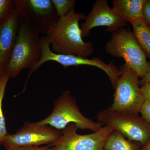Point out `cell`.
<instances>
[{
    "mask_svg": "<svg viewBox=\"0 0 150 150\" xmlns=\"http://www.w3.org/2000/svg\"><path fill=\"white\" fill-rule=\"evenodd\" d=\"M86 17L84 14L76 12L74 8L66 16L59 18L46 34L51 51L56 54L84 58L93 54V44L91 41H85L82 36L79 21L85 20Z\"/></svg>",
    "mask_w": 150,
    "mask_h": 150,
    "instance_id": "cell-1",
    "label": "cell"
},
{
    "mask_svg": "<svg viewBox=\"0 0 150 150\" xmlns=\"http://www.w3.org/2000/svg\"><path fill=\"white\" fill-rule=\"evenodd\" d=\"M41 56L40 33L21 18L16 41L5 74L15 79L22 70L32 69Z\"/></svg>",
    "mask_w": 150,
    "mask_h": 150,
    "instance_id": "cell-2",
    "label": "cell"
},
{
    "mask_svg": "<svg viewBox=\"0 0 150 150\" xmlns=\"http://www.w3.org/2000/svg\"><path fill=\"white\" fill-rule=\"evenodd\" d=\"M40 125H47L57 130H63L70 123H74L78 129L96 132L103 127L102 123L96 122L81 113L76 99L71 91H63L54 101L52 112L46 118L36 122Z\"/></svg>",
    "mask_w": 150,
    "mask_h": 150,
    "instance_id": "cell-3",
    "label": "cell"
},
{
    "mask_svg": "<svg viewBox=\"0 0 150 150\" xmlns=\"http://www.w3.org/2000/svg\"><path fill=\"white\" fill-rule=\"evenodd\" d=\"M105 49L113 57L123 58L125 64L142 79L150 71V63L130 29L123 27L112 33Z\"/></svg>",
    "mask_w": 150,
    "mask_h": 150,
    "instance_id": "cell-4",
    "label": "cell"
},
{
    "mask_svg": "<svg viewBox=\"0 0 150 150\" xmlns=\"http://www.w3.org/2000/svg\"><path fill=\"white\" fill-rule=\"evenodd\" d=\"M98 121L126 138L144 146L150 139V125L138 114L106 108L98 112Z\"/></svg>",
    "mask_w": 150,
    "mask_h": 150,
    "instance_id": "cell-5",
    "label": "cell"
},
{
    "mask_svg": "<svg viewBox=\"0 0 150 150\" xmlns=\"http://www.w3.org/2000/svg\"><path fill=\"white\" fill-rule=\"evenodd\" d=\"M41 45L42 48L41 58L39 62L30 70L26 83H27L31 75L40 68L42 65L46 62L52 61L59 63L62 65L64 69L71 66L82 65L92 66L99 68L108 76L112 88L114 89H115L118 78L121 76V71L113 62L106 64L98 57L89 59L76 55L56 54L51 51L50 43L46 35L41 37Z\"/></svg>",
    "mask_w": 150,
    "mask_h": 150,
    "instance_id": "cell-6",
    "label": "cell"
},
{
    "mask_svg": "<svg viewBox=\"0 0 150 150\" xmlns=\"http://www.w3.org/2000/svg\"><path fill=\"white\" fill-rule=\"evenodd\" d=\"M115 85L110 109L139 114L145 100L140 87L139 75L125 64Z\"/></svg>",
    "mask_w": 150,
    "mask_h": 150,
    "instance_id": "cell-7",
    "label": "cell"
},
{
    "mask_svg": "<svg viewBox=\"0 0 150 150\" xmlns=\"http://www.w3.org/2000/svg\"><path fill=\"white\" fill-rule=\"evenodd\" d=\"M62 131L47 125L25 122L15 134H8L1 143L6 149L23 147L50 146L59 139Z\"/></svg>",
    "mask_w": 150,
    "mask_h": 150,
    "instance_id": "cell-8",
    "label": "cell"
},
{
    "mask_svg": "<svg viewBox=\"0 0 150 150\" xmlns=\"http://www.w3.org/2000/svg\"><path fill=\"white\" fill-rule=\"evenodd\" d=\"M20 16L40 33L46 34L59 18L51 0H13Z\"/></svg>",
    "mask_w": 150,
    "mask_h": 150,
    "instance_id": "cell-9",
    "label": "cell"
},
{
    "mask_svg": "<svg viewBox=\"0 0 150 150\" xmlns=\"http://www.w3.org/2000/svg\"><path fill=\"white\" fill-rule=\"evenodd\" d=\"M78 128L70 123L62 130L61 137L50 146L48 150H103L105 142L113 129L109 126L102 127L92 134L81 135Z\"/></svg>",
    "mask_w": 150,
    "mask_h": 150,
    "instance_id": "cell-10",
    "label": "cell"
},
{
    "mask_svg": "<svg viewBox=\"0 0 150 150\" xmlns=\"http://www.w3.org/2000/svg\"><path fill=\"white\" fill-rule=\"evenodd\" d=\"M126 25L127 22L114 12L107 1L97 0L81 25L82 36L83 38L87 37L91 29L98 26H106V31L112 33Z\"/></svg>",
    "mask_w": 150,
    "mask_h": 150,
    "instance_id": "cell-11",
    "label": "cell"
},
{
    "mask_svg": "<svg viewBox=\"0 0 150 150\" xmlns=\"http://www.w3.org/2000/svg\"><path fill=\"white\" fill-rule=\"evenodd\" d=\"M20 21L16 10L6 21L0 24V69L4 73L15 44Z\"/></svg>",
    "mask_w": 150,
    "mask_h": 150,
    "instance_id": "cell-12",
    "label": "cell"
},
{
    "mask_svg": "<svg viewBox=\"0 0 150 150\" xmlns=\"http://www.w3.org/2000/svg\"><path fill=\"white\" fill-rule=\"evenodd\" d=\"M145 0H114L112 8L119 17L131 23L142 19Z\"/></svg>",
    "mask_w": 150,
    "mask_h": 150,
    "instance_id": "cell-13",
    "label": "cell"
},
{
    "mask_svg": "<svg viewBox=\"0 0 150 150\" xmlns=\"http://www.w3.org/2000/svg\"><path fill=\"white\" fill-rule=\"evenodd\" d=\"M137 143L114 130L107 137L103 150H139Z\"/></svg>",
    "mask_w": 150,
    "mask_h": 150,
    "instance_id": "cell-14",
    "label": "cell"
},
{
    "mask_svg": "<svg viewBox=\"0 0 150 150\" xmlns=\"http://www.w3.org/2000/svg\"><path fill=\"white\" fill-rule=\"evenodd\" d=\"M133 33L146 56L150 59V26L142 19L131 23Z\"/></svg>",
    "mask_w": 150,
    "mask_h": 150,
    "instance_id": "cell-15",
    "label": "cell"
},
{
    "mask_svg": "<svg viewBox=\"0 0 150 150\" xmlns=\"http://www.w3.org/2000/svg\"><path fill=\"white\" fill-rule=\"evenodd\" d=\"M10 79L8 75L4 74L0 80V144H1L5 137L8 134L7 131L5 118L3 113L2 104L6 87Z\"/></svg>",
    "mask_w": 150,
    "mask_h": 150,
    "instance_id": "cell-16",
    "label": "cell"
},
{
    "mask_svg": "<svg viewBox=\"0 0 150 150\" xmlns=\"http://www.w3.org/2000/svg\"><path fill=\"white\" fill-rule=\"evenodd\" d=\"M59 18H62L74 8L75 0H51Z\"/></svg>",
    "mask_w": 150,
    "mask_h": 150,
    "instance_id": "cell-17",
    "label": "cell"
},
{
    "mask_svg": "<svg viewBox=\"0 0 150 150\" xmlns=\"http://www.w3.org/2000/svg\"><path fill=\"white\" fill-rule=\"evenodd\" d=\"M16 11L13 0H0V24L6 21Z\"/></svg>",
    "mask_w": 150,
    "mask_h": 150,
    "instance_id": "cell-18",
    "label": "cell"
},
{
    "mask_svg": "<svg viewBox=\"0 0 150 150\" xmlns=\"http://www.w3.org/2000/svg\"><path fill=\"white\" fill-rule=\"evenodd\" d=\"M142 19L150 26V0H145L143 11Z\"/></svg>",
    "mask_w": 150,
    "mask_h": 150,
    "instance_id": "cell-19",
    "label": "cell"
},
{
    "mask_svg": "<svg viewBox=\"0 0 150 150\" xmlns=\"http://www.w3.org/2000/svg\"><path fill=\"white\" fill-rule=\"evenodd\" d=\"M140 112L142 114V118L150 125V102L145 100Z\"/></svg>",
    "mask_w": 150,
    "mask_h": 150,
    "instance_id": "cell-20",
    "label": "cell"
},
{
    "mask_svg": "<svg viewBox=\"0 0 150 150\" xmlns=\"http://www.w3.org/2000/svg\"><path fill=\"white\" fill-rule=\"evenodd\" d=\"M141 88L145 100L150 102V82L144 84Z\"/></svg>",
    "mask_w": 150,
    "mask_h": 150,
    "instance_id": "cell-21",
    "label": "cell"
},
{
    "mask_svg": "<svg viewBox=\"0 0 150 150\" xmlns=\"http://www.w3.org/2000/svg\"><path fill=\"white\" fill-rule=\"evenodd\" d=\"M50 147L48 146H41L23 147L13 148L6 150H48Z\"/></svg>",
    "mask_w": 150,
    "mask_h": 150,
    "instance_id": "cell-22",
    "label": "cell"
},
{
    "mask_svg": "<svg viewBox=\"0 0 150 150\" xmlns=\"http://www.w3.org/2000/svg\"><path fill=\"white\" fill-rule=\"evenodd\" d=\"M148 82H150V71L145 75V76L142 78V80L140 81V84L143 85Z\"/></svg>",
    "mask_w": 150,
    "mask_h": 150,
    "instance_id": "cell-23",
    "label": "cell"
},
{
    "mask_svg": "<svg viewBox=\"0 0 150 150\" xmlns=\"http://www.w3.org/2000/svg\"><path fill=\"white\" fill-rule=\"evenodd\" d=\"M142 150H150V139L145 145Z\"/></svg>",
    "mask_w": 150,
    "mask_h": 150,
    "instance_id": "cell-24",
    "label": "cell"
},
{
    "mask_svg": "<svg viewBox=\"0 0 150 150\" xmlns=\"http://www.w3.org/2000/svg\"><path fill=\"white\" fill-rule=\"evenodd\" d=\"M5 73H4L1 71V69H0V80H1V79L2 77L3 76V75Z\"/></svg>",
    "mask_w": 150,
    "mask_h": 150,
    "instance_id": "cell-25",
    "label": "cell"
}]
</instances>
